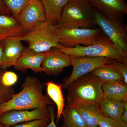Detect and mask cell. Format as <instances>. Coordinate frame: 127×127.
<instances>
[{
    "instance_id": "cell-29",
    "label": "cell",
    "mask_w": 127,
    "mask_h": 127,
    "mask_svg": "<svg viewBox=\"0 0 127 127\" xmlns=\"http://www.w3.org/2000/svg\"><path fill=\"white\" fill-rule=\"evenodd\" d=\"M50 110L51 115V121L50 123L46 127H57L55 122V114L54 112V109L53 107L49 106Z\"/></svg>"
},
{
    "instance_id": "cell-17",
    "label": "cell",
    "mask_w": 127,
    "mask_h": 127,
    "mask_svg": "<svg viewBox=\"0 0 127 127\" xmlns=\"http://www.w3.org/2000/svg\"><path fill=\"white\" fill-rule=\"evenodd\" d=\"M24 34L16 18L11 15H0V40Z\"/></svg>"
},
{
    "instance_id": "cell-10",
    "label": "cell",
    "mask_w": 127,
    "mask_h": 127,
    "mask_svg": "<svg viewBox=\"0 0 127 127\" xmlns=\"http://www.w3.org/2000/svg\"><path fill=\"white\" fill-rule=\"evenodd\" d=\"M16 19L24 33L46 21L45 12L41 0L33 1L26 6L18 14Z\"/></svg>"
},
{
    "instance_id": "cell-16",
    "label": "cell",
    "mask_w": 127,
    "mask_h": 127,
    "mask_svg": "<svg viewBox=\"0 0 127 127\" xmlns=\"http://www.w3.org/2000/svg\"><path fill=\"white\" fill-rule=\"evenodd\" d=\"M99 104L103 116L114 120H121L123 113L127 107V101H111L103 94Z\"/></svg>"
},
{
    "instance_id": "cell-2",
    "label": "cell",
    "mask_w": 127,
    "mask_h": 127,
    "mask_svg": "<svg viewBox=\"0 0 127 127\" xmlns=\"http://www.w3.org/2000/svg\"><path fill=\"white\" fill-rule=\"evenodd\" d=\"M103 83L91 72L76 79L67 88V105L73 106L86 102L99 103L103 95Z\"/></svg>"
},
{
    "instance_id": "cell-32",
    "label": "cell",
    "mask_w": 127,
    "mask_h": 127,
    "mask_svg": "<svg viewBox=\"0 0 127 127\" xmlns=\"http://www.w3.org/2000/svg\"><path fill=\"white\" fill-rule=\"evenodd\" d=\"M121 120L123 122L127 123V107L126 108L125 111L123 113L121 117Z\"/></svg>"
},
{
    "instance_id": "cell-1",
    "label": "cell",
    "mask_w": 127,
    "mask_h": 127,
    "mask_svg": "<svg viewBox=\"0 0 127 127\" xmlns=\"http://www.w3.org/2000/svg\"><path fill=\"white\" fill-rule=\"evenodd\" d=\"M21 91L0 106V115L12 110H32L48 107L53 103L43 93V85L37 78H25Z\"/></svg>"
},
{
    "instance_id": "cell-9",
    "label": "cell",
    "mask_w": 127,
    "mask_h": 127,
    "mask_svg": "<svg viewBox=\"0 0 127 127\" xmlns=\"http://www.w3.org/2000/svg\"><path fill=\"white\" fill-rule=\"evenodd\" d=\"M51 120L49 107L32 110H12L0 115L2 127H10L35 120Z\"/></svg>"
},
{
    "instance_id": "cell-26",
    "label": "cell",
    "mask_w": 127,
    "mask_h": 127,
    "mask_svg": "<svg viewBox=\"0 0 127 127\" xmlns=\"http://www.w3.org/2000/svg\"><path fill=\"white\" fill-rule=\"evenodd\" d=\"M98 127H127V123L103 116L99 122Z\"/></svg>"
},
{
    "instance_id": "cell-24",
    "label": "cell",
    "mask_w": 127,
    "mask_h": 127,
    "mask_svg": "<svg viewBox=\"0 0 127 127\" xmlns=\"http://www.w3.org/2000/svg\"><path fill=\"white\" fill-rule=\"evenodd\" d=\"M18 76L15 72L11 71H5L1 72V81L5 86L11 87L18 81Z\"/></svg>"
},
{
    "instance_id": "cell-6",
    "label": "cell",
    "mask_w": 127,
    "mask_h": 127,
    "mask_svg": "<svg viewBox=\"0 0 127 127\" xmlns=\"http://www.w3.org/2000/svg\"><path fill=\"white\" fill-rule=\"evenodd\" d=\"M102 32L99 27L94 28H58L57 35L61 45L71 48L78 45L86 46L96 43L104 35Z\"/></svg>"
},
{
    "instance_id": "cell-23",
    "label": "cell",
    "mask_w": 127,
    "mask_h": 127,
    "mask_svg": "<svg viewBox=\"0 0 127 127\" xmlns=\"http://www.w3.org/2000/svg\"><path fill=\"white\" fill-rule=\"evenodd\" d=\"M12 16L16 18L22 10L28 4L37 0H2Z\"/></svg>"
},
{
    "instance_id": "cell-22",
    "label": "cell",
    "mask_w": 127,
    "mask_h": 127,
    "mask_svg": "<svg viewBox=\"0 0 127 127\" xmlns=\"http://www.w3.org/2000/svg\"><path fill=\"white\" fill-rule=\"evenodd\" d=\"M91 73L103 83L124 81L122 76L111 64L97 68Z\"/></svg>"
},
{
    "instance_id": "cell-7",
    "label": "cell",
    "mask_w": 127,
    "mask_h": 127,
    "mask_svg": "<svg viewBox=\"0 0 127 127\" xmlns=\"http://www.w3.org/2000/svg\"><path fill=\"white\" fill-rule=\"evenodd\" d=\"M94 18L96 26L117 47L127 51V27L120 21L109 19L97 9H94Z\"/></svg>"
},
{
    "instance_id": "cell-8",
    "label": "cell",
    "mask_w": 127,
    "mask_h": 127,
    "mask_svg": "<svg viewBox=\"0 0 127 127\" xmlns=\"http://www.w3.org/2000/svg\"><path fill=\"white\" fill-rule=\"evenodd\" d=\"M71 57V56H70ZM114 59L104 57H71V74L66 79L64 87L67 88L75 80L96 69L111 65Z\"/></svg>"
},
{
    "instance_id": "cell-21",
    "label": "cell",
    "mask_w": 127,
    "mask_h": 127,
    "mask_svg": "<svg viewBox=\"0 0 127 127\" xmlns=\"http://www.w3.org/2000/svg\"><path fill=\"white\" fill-rule=\"evenodd\" d=\"M63 127H87L74 107L67 105L64 110Z\"/></svg>"
},
{
    "instance_id": "cell-4",
    "label": "cell",
    "mask_w": 127,
    "mask_h": 127,
    "mask_svg": "<svg viewBox=\"0 0 127 127\" xmlns=\"http://www.w3.org/2000/svg\"><path fill=\"white\" fill-rule=\"evenodd\" d=\"M58 48L71 57H104L127 63V51L115 45L104 35L97 42L91 45H78L69 48L60 44Z\"/></svg>"
},
{
    "instance_id": "cell-18",
    "label": "cell",
    "mask_w": 127,
    "mask_h": 127,
    "mask_svg": "<svg viewBox=\"0 0 127 127\" xmlns=\"http://www.w3.org/2000/svg\"><path fill=\"white\" fill-rule=\"evenodd\" d=\"M69 0H41L46 21L55 25H58L64 7Z\"/></svg>"
},
{
    "instance_id": "cell-13",
    "label": "cell",
    "mask_w": 127,
    "mask_h": 127,
    "mask_svg": "<svg viewBox=\"0 0 127 127\" xmlns=\"http://www.w3.org/2000/svg\"><path fill=\"white\" fill-rule=\"evenodd\" d=\"M2 40L4 49L1 68L5 70L16 65L26 48L23 46L18 36L7 37Z\"/></svg>"
},
{
    "instance_id": "cell-15",
    "label": "cell",
    "mask_w": 127,
    "mask_h": 127,
    "mask_svg": "<svg viewBox=\"0 0 127 127\" xmlns=\"http://www.w3.org/2000/svg\"><path fill=\"white\" fill-rule=\"evenodd\" d=\"M74 107L87 127H98V123L103 116L99 103L82 102L75 104Z\"/></svg>"
},
{
    "instance_id": "cell-20",
    "label": "cell",
    "mask_w": 127,
    "mask_h": 127,
    "mask_svg": "<svg viewBox=\"0 0 127 127\" xmlns=\"http://www.w3.org/2000/svg\"><path fill=\"white\" fill-rule=\"evenodd\" d=\"M48 95L56 105L57 109L56 122L58 123L63 114L65 107V99L62 91V85L52 82L46 83Z\"/></svg>"
},
{
    "instance_id": "cell-27",
    "label": "cell",
    "mask_w": 127,
    "mask_h": 127,
    "mask_svg": "<svg viewBox=\"0 0 127 127\" xmlns=\"http://www.w3.org/2000/svg\"><path fill=\"white\" fill-rule=\"evenodd\" d=\"M51 120L40 119L22 123L10 127H46L51 122Z\"/></svg>"
},
{
    "instance_id": "cell-19",
    "label": "cell",
    "mask_w": 127,
    "mask_h": 127,
    "mask_svg": "<svg viewBox=\"0 0 127 127\" xmlns=\"http://www.w3.org/2000/svg\"><path fill=\"white\" fill-rule=\"evenodd\" d=\"M103 94L111 101H127V84L124 81L104 82Z\"/></svg>"
},
{
    "instance_id": "cell-3",
    "label": "cell",
    "mask_w": 127,
    "mask_h": 127,
    "mask_svg": "<svg viewBox=\"0 0 127 127\" xmlns=\"http://www.w3.org/2000/svg\"><path fill=\"white\" fill-rule=\"evenodd\" d=\"M58 25L59 29L95 28L94 9L88 0H69Z\"/></svg>"
},
{
    "instance_id": "cell-33",
    "label": "cell",
    "mask_w": 127,
    "mask_h": 127,
    "mask_svg": "<svg viewBox=\"0 0 127 127\" xmlns=\"http://www.w3.org/2000/svg\"><path fill=\"white\" fill-rule=\"evenodd\" d=\"M0 127H1V125H0Z\"/></svg>"
},
{
    "instance_id": "cell-12",
    "label": "cell",
    "mask_w": 127,
    "mask_h": 127,
    "mask_svg": "<svg viewBox=\"0 0 127 127\" xmlns=\"http://www.w3.org/2000/svg\"><path fill=\"white\" fill-rule=\"evenodd\" d=\"M93 7L109 19L122 20L127 14L125 0H88Z\"/></svg>"
},
{
    "instance_id": "cell-31",
    "label": "cell",
    "mask_w": 127,
    "mask_h": 127,
    "mask_svg": "<svg viewBox=\"0 0 127 127\" xmlns=\"http://www.w3.org/2000/svg\"><path fill=\"white\" fill-rule=\"evenodd\" d=\"M4 44L3 41L0 40V71L1 68L2 64V54H3Z\"/></svg>"
},
{
    "instance_id": "cell-11",
    "label": "cell",
    "mask_w": 127,
    "mask_h": 127,
    "mask_svg": "<svg viewBox=\"0 0 127 127\" xmlns=\"http://www.w3.org/2000/svg\"><path fill=\"white\" fill-rule=\"evenodd\" d=\"M45 53L41 67L42 72L47 75L57 76L64 68L71 65V57L58 48H53Z\"/></svg>"
},
{
    "instance_id": "cell-5",
    "label": "cell",
    "mask_w": 127,
    "mask_h": 127,
    "mask_svg": "<svg viewBox=\"0 0 127 127\" xmlns=\"http://www.w3.org/2000/svg\"><path fill=\"white\" fill-rule=\"evenodd\" d=\"M58 25L46 21L28 32L19 36L21 41L26 42L28 48L34 51L45 53L53 48H58Z\"/></svg>"
},
{
    "instance_id": "cell-28",
    "label": "cell",
    "mask_w": 127,
    "mask_h": 127,
    "mask_svg": "<svg viewBox=\"0 0 127 127\" xmlns=\"http://www.w3.org/2000/svg\"><path fill=\"white\" fill-rule=\"evenodd\" d=\"M111 65L122 76L124 81L127 84V63L114 60Z\"/></svg>"
},
{
    "instance_id": "cell-30",
    "label": "cell",
    "mask_w": 127,
    "mask_h": 127,
    "mask_svg": "<svg viewBox=\"0 0 127 127\" xmlns=\"http://www.w3.org/2000/svg\"><path fill=\"white\" fill-rule=\"evenodd\" d=\"M0 15H11L9 10L6 7L2 0H0Z\"/></svg>"
},
{
    "instance_id": "cell-14",
    "label": "cell",
    "mask_w": 127,
    "mask_h": 127,
    "mask_svg": "<svg viewBox=\"0 0 127 127\" xmlns=\"http://www.w3.org/2000/svg\"><path fill=\"white\" fill-rule=\"evenodd\" d=\"M45 53H39L25 48L18 58L14 68L24 72L29 69L35 73L42 72L41 64L45 56Z\"/></svg>"
},
{
    "instance_id": "cell-25",
    "label": "cell",
    "mask_w": 127,
    "mask_h": 127,
    "mask_svg": "<svg viewBox=\"0 0 127 127\" xmlns=\"http://www.w3.org/2000/svg\"><path fill=\"white\" fill-rule=\"evenodd\" d=\"M1 73L0 71V106L11 99L15 94L14 90L11 87L5 86L1 83Z\"/></svg>"
}]
</instances>
